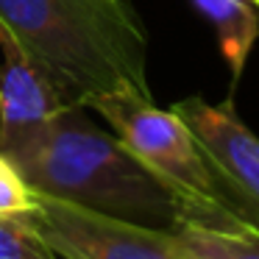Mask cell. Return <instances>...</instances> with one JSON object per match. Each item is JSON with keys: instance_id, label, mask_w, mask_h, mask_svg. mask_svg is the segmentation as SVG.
Listing matches in <instances>:
<instances>
[{"instance_id": "6da1fadb", "label": "cell", "mask_w": 259, "mask_h": 259, "mask_svg": "<svg viewBox=\"0 0 259 259\" xmlns=\"http://www.w3.org/2000/svg\"><path fill=\"white\" fill-rule=\"evenodd\" d=\"M0 31L56 84L67 103L142 92L148 36L128 0H0Z\"/></svg>"}, {"instance_id": "7a4b0ae2", "label": "cell", "mask_w": 259, "mask_h": 259, "mask_svg": "<svg viewBox=\"0 0 259 259\" xmlns=\"http://www.w3.org/2000/svg\"><path fill=\"white\" fill-rule=\"evenodd\" d=\"M34 192L73 201L134 223L173 229L181 203L145 164L101 125L87 106H67L23 159L12 162Z\"/></svg>"}, {"instance_id": "3957f363", "label": "cell", "mask_w": 259, "mask_h": 259, "mask_svg": "<svg viewBox=\"0 0 259 259\" xmlns=\"http://www.w3.org/2000/svg\"><path fill=\"white\" fill-rule=\"evenodd\" d=\"M87 109L98 112L131 156L145 164L181 203V218H201L226 209L212 170L190 125L173 109L153 106L151 95L117 92L95 98Z\"/></svg>"}, {"instance_id": "277c9868", "label": "cell", "mask_w": 259, "mask_h": 259, "mask_svg": "<svg viewBox=\"0 0 259 259\" xmlns=\"http://www.w3.org/2000/svg\"><path fill=\"white\" fill-rule=\"evenodd\" d=\"M31 218L59 259H192L173 229L134 223L42 192H34Z\"/></svg>"}, {"instance_id": "5b68a950", "label": "cell", "mask_w": 259, "mask_h": 259, "mask_svg": "<svg viewBox=\"0 0 259 259\" xmlns=\"http://www.w3.org/2000/svg\"><path fill=\"white\" fill-rule=\"evenodd\" d=\"M173 112L201 145L226 209L259 229V137L240 120L231 101L184 98Z\"/></svg>"}, {"instance_id": "8992f818", "label": "cell", "mask_w": 259, "mask_h": 259, "mask_svg": "<svg viewBox=\"0 0 259 259\" xmlns=\"http://www.w3.org/2000/svg\"><path fill=\"white\" fill-rule=\"evenodd\" d=\"M0 156L9 164L23 159L45 137L67 103L51 78L23 53V48L0 31Z\"/></svg>"}, {"instance_id": "52a82bcc", "label": "cell", "mask_w": 259, "mask_h": 259, "mask_svg": "<svg viewBox=\"0 0 259 259\" xmlns=\"http://www.w3.org/2000/svg\"><path fill=\"white\" fill-rule=\"evenodd\" d=\"M173 231L192 259H259V229L229 209L184 218Z\"/></svg>"}, {"instance_id": "ba28073f", "label": "cell", "mask_w": 259, "mask_h": 259, "mask_svg": "<svg viewBox=\"0 0 259 259\" xmlns=\"http://www.w3.org/2000/svg\"><path fill=\"white\" fill-rule=\"evenodd\" d=\"M198 12L214 25L223 59L231 70V81L245 73L248 56L259 39V12L253 0H192Z\"/></svg>"}, {"instance_id": "9c48e42d", "label": "cell", "mask_w": 259, "mask_h": 259, "mask_svg": "<svg viewBox=\"0 0 259 259\" xmlns=\"http://www.w3.org/2000/svg\"><path fill=\"white\" fill-rule=\"evenodd\" d=\"M0 259H59L39 234L31 209L0 212Z\"/></svg>"}, {"instance_id": "30bf717a", "label": "cell", "mask_w": 259, "mask_h": 259, "mask_svg": "<svg viewBox=\"0 0 259 259\" xmlns=\"http://www.w3.org/2000/svg\"><path fill=\"white\" fill-rule=\"evenodd\" d=\"M34 206V190L0 156V212H23Z\"/></svg>"}, {"instance_id": "8fae6325", "label": "cell", "mask_w": 259, "mask_h": 259, "mask_svg": "<svg viewBox=\"0 0 259 259\" xmlns=\"http://www.w3.org/2000/svg\"><path fill=\"white\" fill-rule=\"evenodd\" d=\"M253 3H256V9H259V0H253Z\"/></svg>"}]
</instances>
